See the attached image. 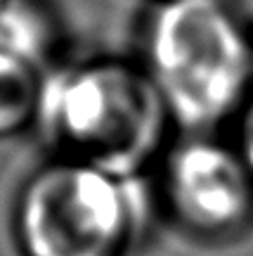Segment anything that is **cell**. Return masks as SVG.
<instances>
[{"mask_svg":"<svg viewBox=\"0 0 253 256\" xmlns=\"http://www.w3.org/2000/svg\"><path fill=\"white\" fill-rule=\"evenodd\" d=\"M142 69L182 133H216L253 92V34L230 0H156Z\"/></svg>","mask_w":253,"mask_h":256,"instance_id":"cell-1","label":"cell"},{"mask_svg":"<svg viewBox=\"0 0 253 256\" xmlns=\"http://www.w3.org/2000/svg\"><path fill=\"white\" fill-rule=\"evenodd\" d=\"M36 126L59 159L140 176L173 121L142 64L90 60L45 74Z\"/></svg>","mask_w":253,"mask_h":256,"instance_id":"cell-2","label":"cell"},{"mask_svg":"<svg viewBox=\"0 0 253 256\" xmlns=\"http://www.w3.org/2000/svg\"><path fill=\"white\" fill-rule=\"evenodd\" d=\"M147 223L149 194L140 176L59 156L24 180L12 214L21 256H126Z\"/></svg>","mask_w":253,"mask_h":256,"instance_id":"cell-3","label":"cell"},{"mask_svg":"<svg viewBox=\"0 0 253 256\" xmlns=\"http://www.w3.org/2000/svg\"><path fill=\"white\" fill-rule=\"evenodd\" d=\"M159 190L175 226L197 240L227 242L253 223V176L235 142L216 133H185L171 145Z\"/></svg>","mask_w":253,"mask_h":256,"instance_id":"cell-4","label":"cell"},{"mask_svg":"<svg viewBox=\"0 0 253 256\" xmlns=\"http://www.w3.org/2000/svg\"><path fill=\"white\" fill-rule=\"evenodd\" d=\"M43 83L40 62L0 43V140L36 126Z\"/></svg>","mask_w":253,"mask_h":256,"instance_id":"cell-5","label":"cell"},{"mask_svg":"<svg viewBox=\"0 0 253 256\" xmlns=\"http://www.w3.org/2000/svg\"><path fill=\"white\" fill-rule=\"evenodd\" d=\"M235 124V147L239 156L244 159L246 168L253 176V92L249 95V100L244 102L242 112L237 114Z\"/></svg>","mask_w":253,"mask_h":256,"instance_id":"cell-6","label":"cell"},{"mask_svg":"<svg viewBox=\"0 0 253 256\" xmlns=\"http://www.w3.org/2000/svg\"><path fill=\"white\" fill-rule=\"evenodd\" d=\"M230 5L237 10V14L244 19V24L253 34V0H230Z\"/></svg>","mask_w":253,"mask_h":256,"instance_id":"cell-7","label":"cell"},{"mask_svg":"<svg viewBox=\"0 0 253 256\" xmlns=\"http://www.w3.org/2000/svg\"><path fill=\"white\" fill-rule=\"evenodd\" d=\"M12 2V0H0V17H2V12L7 10V5Z\"/></svg>","mask_w":253,"mask_h":256,"instance_id":"cell-8","label":"cell"}]
</instances>
